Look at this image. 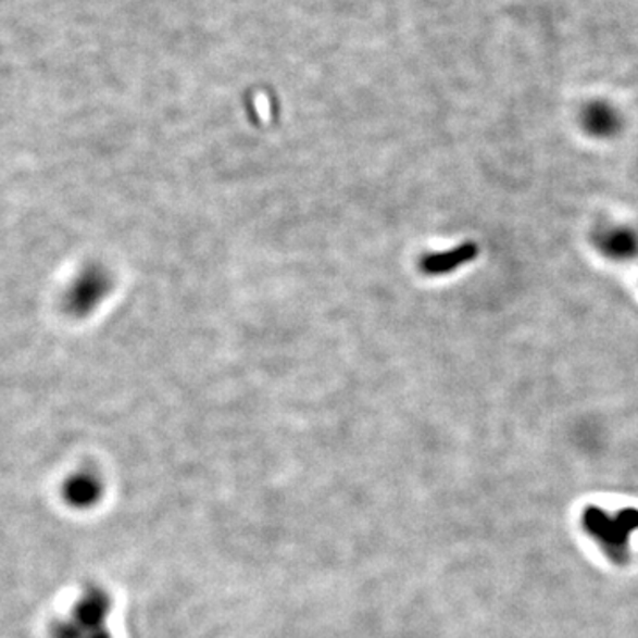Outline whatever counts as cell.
<instances>
[{
  "instance_id": "1",
  "label": "cell",
  "mask_w": 638,
  "mask_h": 638,
  "mask_svg": "<svg viewBox=\"0 0 638 638\" xmlns=\"http://www.w3.org/2000/svg\"><path fill=\"white\" fill-rule=\"evenodd\" d=\"M586 533L600 542L603 552L617 566H626L629 561V538L638 530V509H621L617 514H609L605 509L590 508L581 516Z\"/></svg>"
},
{
  "instance_id": "2",
  "label": "cell",
  "mask_w": 638,
  "mask_h": 638,
  "mask_svg": "<svg viewBox=\"0 0 638 638\" xmlns=\"http://www.w3.org/2000/svg\"><path fill=\"white\" fill-rule=\"evenodd\" d=\"M111 598L101 589L86 590L70 620L53 626L52 638H112L107 628Z\"/></svg>"
},
{
  "instance_id": "3",
  "label": "cell",
  "mask_w": 638,
  "mask_h": 638,
  "mask_svg": "<svg viewBox=\"0 0 638 638\" xmlns=\"http://www.w3.org/2000/svg\"><path fill=\"white\" fill-rule=\"evenodd\" d=\"M101 480L91 472H80L66 480L64 485V499L67 504L77 509H87L97 504L101 499Z\"/></svg>"
},
{
  "instance_id": "4",
  "label": "cell",
  "mask_w": 638,
  "mask_h": 638,
  "mask_svg": "<svg viewBox=\"0 0 638 638\" xmlns=\"http://www.w3.org/2000/svg\"><path fill=\"white\" fill-rule=\"evenodd\" d=\"M475 255H477V247L474 243H466V246L446 252V254H433L429 258H424L421 268L426 274H446V272H451L461 264L474 260Z\"/></svg>"
},
{
  "instance_id": "5",
  "label": "cell",
  "mask_w": 638,
  "mask_h": 638,
  "mask_svg": "<svg viewBox=\"0 0 638 638\" xmlns=\"http://www.w3.org/2000/svg\"><path fill=\"white\" fill-rule=\"evenodd\" d=\"M586 126L596 135L612 134L617 128V115L603 103H596L587 109Z\"/></svg>"
},
{
  "instance_id": "6",
  "label": "cell",
  "mask_w": 638,
  "mask_h": 638,
  "mask_svg": "<svg viewBox=\"0 0 638 638\" xmlns=\"http://www.w3.org/2000/svg\"><path fill=\"white\" fill-rule=\"evenodd\" d=\"M635 249H637V241L626 230H617L606 236L605 250L614 258H628L634 254Z\"/></svg>"
}]
</instances>
